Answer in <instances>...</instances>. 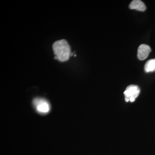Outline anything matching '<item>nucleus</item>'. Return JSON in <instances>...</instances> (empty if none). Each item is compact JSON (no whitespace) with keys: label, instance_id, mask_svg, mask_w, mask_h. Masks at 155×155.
<instances>
[{"label":"nucleus","instance_id":"1","mask_svg":"<svg viewBox=\"0 0 155 155\" xmlns=\"http://www.w3.org/2000/svg\"><path fill=\"white\" fill-rule=\"evenodd\" d=\"M53 49L59 61L65 62L69 60L71 53V48L66 40L62 39L55 42L53 45Z\"/></svg>","mask_w":155,"mask_h":155},{"label":"nucleus","instance_id":"2","mask_svg":"<svg viewBox=\"0 0 155 155\" xmlns=\"http://www.w3.org/2000/svg\"><path fill=\"white\" fill-rule=\"evenodd\" d=\"M33 105L37 112L41 114H46L51 110V105L45 99L36 98L33 101Z\"/></svg>","mask_w":155,"mask_h":155},{"label":"nucleus","instance_id":"3","mask_svg":"<svg viewBox=\"0 0 155 155\" xmlns=\"http://www.w3.org/2000/svg\"><path fill=\"white\" fill-rule=\"evenodd\" d=\"M140 93V89L138 86L133 84L129 85L126 88L124 93L125 101L133 102L138 96Z\"/></svg>","mask_w":155,"mask_h":155},{"label":"nucleus","instance_id":"4","mask_svg":"<svg viewBox=\"0 0 155 155\" xmlns=\"http://www.w3.org/2000/svg\"><path fill=\"white\" fill-rule=\"evenodd\" d=\"M150 48L147 45L142 44L140 46L137 51V58L139 60H144L146 59L150 52Z\"/></svg>","mask_w":155,"mask_h":155},{"label":"nucleus","instance_id":"5","mask_svg":"<svg viewBox=\"0 0 155 155\" xmlns=\"http://www.w3.org/2000/svg\"><path fill=\"white\" fill-rule=\"evenodd\" d=\"M130 9H134L137 11H144L146 9V7L144 3L140 0H134L129 5Z\"/></svg>","mask_w":155,"mask_h":155},{"label":"nucleus","instance_id":"6","mask_svg":"<svg viewBox=\"0 0 155 155\" xmlns=\"http://www.w3.org/2000/svg\"><path fill=\"white\" fill-rule=\"evenodd\" d=\"M146 72H153L155 70V59H152L147 61L144 66Z\"/></svg>","mask_w":155,"mask_h":155}]
</instances>
